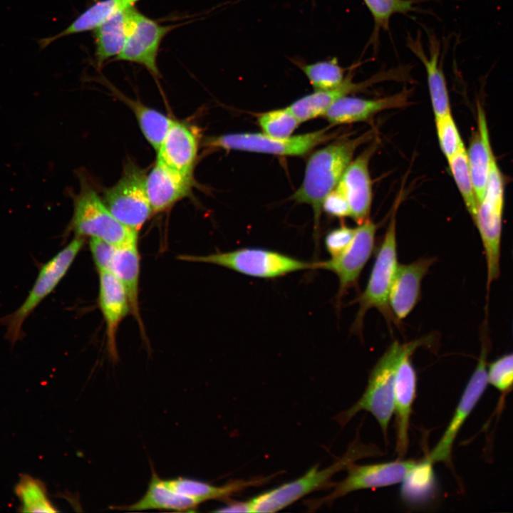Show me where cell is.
Returning <instances> with one entry per match:
<instances>
[{
	"mask_svg": "<svg viewBox=\"0 0 513 513\" xmlns=\"http://www.w3.org/2000/svg\"><path fill=\"white\" fill-rule=\"evenodd\" d=\"M373 137L372 130L354 138H344L314 152L309 157L299 188L291 199L311 206L315 229L319 226L325 197L339 183L357 149Z\"/></svg>",
	"mask_w": 513,
	"mask_h": 513,
	"instance_id": "1",
	"label": "cell"
},
{
	"mask_svg": "<svg viewBox=\"0 0 513 513\" xmlns=\"http://www.w3.org/2000/svg\"><path fill=\"white\" fill-rule=\"evenodd\" d=\"M411 341H393L372 368L367 387L362 396L336 418L341 425L348 423L358 412L365 410L377 420L385 437L394 412V388L400 361Z\"/></svg>",
	"mask_w": 513,
	"mask_h": 513,
	"instance_id": "2",
	"label": "cell"
},
{
	"mask_svg": "<svg viewBox=\"0 0 513 513\" xmlns=\"http://www.w3.org/2000/svg\"><path fill=\"white\" fill-rule=\"evenodd\" d=\"M395 212L393 213L383 241L378 249L365 289L353 303L358 304L351 331L361 335L364 318L370 309H377L389 326L397 323L389 306V294L398 265Z\"/></svg>",
	"mask_w": 513,
	"mask_h": 513,
	"instance_id": "3",
	"label": "cell"
},
{
	"mask_svg": "<svg viewBox=\"0 0 513 513\" xmlns=\"http://www.w3.org/2000/svg\"><path fill=\"white\" fill-rule=\"evenodd\" d=\"M378 452L375 446L354 442L341 458L328 467L318 469L317 465L314 466L301 477L249 500L252 512L279 511L311 492L330 486L331 479L336 472L346 469L358 459L375 455Z\"/></svg>",
	"mask_w": 513,
	"mask_h": 513,
	"instance_id": "4",
	"label": "cell"
},
{
	"mask_svg": "<svg viewBox=\"0 0 513 513\" xmlns=\"http://www.w3.org/2000/svg\"><path fill=\"white\" fill-rule=\"evenodd\" d=\"M180 259L219 265L247 276L262 279H273L294 271L316 269L315 262L258 247L242 248L205 256L183 255Z\"/></svg>",
	"mask_w": 513,
	"mask_h": 513,
	"instance_id": "5",
	"label": "cell"
},
{
	"mask_svg": "<svg viewBox=\"0 0 513 513\" xmlns=\"http://www.w3.org/2000/svg\"><path fill=\"white\" fill-rule=\"evenodd\" d=\"M83 245V238L76 237L46 262L39 269L36 281L21 305L0 319L1 323L6 327L5 338L11 345L23 338L25 321L63 279Z\"/></svg>",
	"mask_w": 513,
	"mask_h": 513,
	"instance_id": "6",
	"label": "cell"
},
{
	"mask_svg": "<svg viewBox=\"0 0 513 513\" xmlns=\"http://www.w3.org/2000/svg\"><path fill=\"white\" fill-rule=\"evenodd\" d=\"M504 208V181L496 160L492 162L484 196L472 218L482 240L487 265V290L500 273Z\"/></svg>",
	"mask_w": 513,
	"mask_h": 513,
	"instance_id": "7",
	"label": "cell"
},
{
	"mask_svg": "<svg viewBox=\"0 0 513 513\" xmlns=\"http://www.w3.org/2000/svg\"><path fill=\"white\" fill-rule=\"evenodd\" d=\"M71 224L77 237L98 238L116 247L138 239V232L118 221L91 188L83 189L75 199Z\"/></svg>",
	"mask_w": 513,
	"mask_h": 513,
	"instance_id": "8",
	"label": "cell"
},
{
	"mask_svg": "<svg viewBox=\"0 0 513 513\" xmlns=\"http://www.w3.org/2000/svg\"><path fill=\"white\" fill-rule=\"evenodd\" d=\"M146 175L129 164L123 175L105 192L103 203L122 224L138 232L153 213L146 191Z\"/></svg>",
	"mask_w": 513,
	"mask_h": 513,
	"instance_id": "9",
	"label": "cell"
},
{
	"mask_svg": "<svg viewBox=\"0 0 513 513\" xmlns=\"http://www.w3.org/2000/svg\"><path fill=\"white\" fill-rule=\"evenodd\" d=\"M328 128L286 138L265 133H232L210 138L207 145L226 150H243L278 155H304L318 145L335 138Z\"/></svg>",
	"mask_w": 513,
	"mask_h": 513,
	"instance_id": "10",
	"label": "cell"
},
{
	"mask_svg": "<svg viewBox=\"0 0 513 513\" xmlns=\"http://www.w3.org/2000/svg\"><path fill=\"white\" fill-rule=\"evenodd\" d=\"M482 348L477 366L462 394L455 413L439 442L426 457L430 462L450 463L452 448L459 430L482 396L488 384L487 354L489 347L487 319L483 325Z\"/></svg>",
	"mask_w": 513,
	"mask_h": 513,
	"instance_id": "11",
	"label": "cell"
},
{
	"mask_svg": "<svg viewBox=\"0 0 513 513\" xmlns=\"http://www.w3.org/2000/svg\"><path fill=\"white\" fill-rule=\"evenodd\" d=\"M418 463L415 460L403 459L366 465L351 463L346 468L347 477L333 484L334 488L328 495L309 502V507L314 510L354 491L387 487L403 482Z\"/></svg>",
	"mask_w": 513,
	"mask_h": 513,
	"instance_id": "12",
	"label": "cell"
},
{
	"mask_svg": "<svg viewBox=\"0 0 513 513\" xmlns=\"http://www.w3.org/2000/svg\"><path fill=\"white\" fill-rule=\"evenodd\" d=\"M376 232L377 225L371 219L358 224L351 244L343 253L328 260L315 261L316 269L328 270L337 276V304L349 289L358 286L361 272L374 251Z\"/></svg>",
	"mask_w": 513,
	"mask_h": 513,
	"instance_id": "13",
	"label": "cell"
},
{
	"mask_svg": "<svg viewBox=\"0 0 513 513\" xmlns=\"http://www.w3.org/2000/svg\"><path fill=\"white\" fill-rule=\"evenodd\" d=\"M180 25H162L137 9L124 48L113 61L140 65L155 78H159L157 60L161 43L170 31Z\"/></svg>",
	"mask_w": 513,
	"mask_h": 513,
	"instance_id": "14",
	"label": "cell"
},
{
	"mask_svg": "<svg viewBox=\"0 0 513 513\" xmlns=\"http://www.w3.org/2000/svg\"><path fill=\"white\" fill-rule=\"evenodd\" d=\"M430 336L412 341L398 366L394 388V411L396 418V452L403 459L408 451L410 419L412 406L416 396L417 375L411 357L419 347L428 345Z\"/></svg>",
	"mask_w": 513,
	"mask_h": 513,
	"instance_id": "15",
	"label": "cell"
},
{
	"mask_svg": "<svg viewBox=\"0 0 513 513\" xmlns=\"http://www.w3.org/2000/svg\"><path fill=\"white\" fill-rule=\"evenodd\" d=\"M435 261L434 257H423L408 264H398L388 299L398 326L420 301L422 281Z\"/></svg>",
	"mask_w": 513,
	"mask_h": 513,
	"instance_id": "16",
	"label": "cell"
},
{
	"mask_svg": "<svg viewBox=\"0 0 513 513\" xmlns=\"http://www.w3.org/2000/svg\"><path fill=\"white\" fill-rule=\"evenodd\" d=\"M376 148V145L372 144L352 160L336 186L348 200L351 217L358 224L370 219L373 192L369 163Z\"/></svg>",
	"mask_w": 513,
	"mask_h": 513,
	"instance_id": "17",
	"label": "cell"
},
{
	"mask_svg": "<svg viewBox=\"0 0 513 513\" xmlns=\"http://www.w3.org/2000/svg\"><path fill=\"white\" fill-rule=\"evenodd\" d=\"M410 90L404 88L393 95L373 99L345 95L338 99L323 114L332 125L366 121L382 111L401 108L409 104Z\"/></svg>",
	"mask_w": 513,
	"mask_h": 513,
	"instance_id": "18",
	"label": "cell"
},
{
	"mask_svg": "<svg viewBox=\"0 0 513 513\" xmlns=\"http://www.w3.org/2000/svg\"><path fill=\"white\" fill-rule=\"evenodd\" d=\"M192 182V177L186 176L157 160L145 181L152 212H162L187 196Z\"/></svg>",
	"mask_w": 513,
	"mask_h": 513,
	"instance_id": "19",
	"label": "cell"
},
{
	"mask_svg": "<svg viewBox=\"0 0 513 513\" xmlns=\"http://www.w3.org/2000/svg\"><path fill=\"white\" fill-rule=\"evenodd\" d=\"M98 303L106 324L109 353L113 360H116L118 328L130 311V306L123 285L110 271L99 272Z\"/></svg>",
	"mask_w": 513,
	"mask_h": 513,
	"instance_id": "20",
	"label": "cell"
},
{
	"mask_svg": "<svg viewBox=\"0 0 513 513\" xmlns=\"http://www.w3.org/2000/svg\"><path fill=\"white\" fill-rule=\"evenodd\" d=\"M197 140L182 123L172 120L158 150L157 160L189 177L192 172L197 154Z\"/></svg>",
	"mask_w": 513,
	"mask_h": 513,
	"instance_id": "21",
	"label": "cell"
},
{
	"mask_svg": "<svg viewBox=\"0 0 513 513\" xmlns=\"http://www.w3.org/2000/svg\"><path fill=\"white\" fill-rule=\"evenodd\" d=\"M135 6L118 12L98 26L93 31L95 60L100 68L104 63L116 58L122 51L131 30Z\"/></svg>",
	"mask_w": 513,
	"mask_h": 513,
	"instance_id": "22",
	"label": "cell"
},
{
	"mask_svg": "<svg viewBox=\"0 0 513 513\" xmlns=\"http://www.w3.org/2000/svg\"><path fill=\"white\" fill-rule=\"evenodd\" d=\"M408 46L425 67L428 90L435 118L451 113L450 98L445 74L440 62V45L435 38L430 39L427 54L420 43L413 38Z\"/></svg>",
	"mask_w": 513,
	"mask_h": 513,
	"instance_id": "23",
	"label": "cell"
},
{
	"mask_svg": "<svg viewBox=\"0 0 513 513\" xmlns=\"http://www.w3.org/2000/svg\"><path fill=\"white\" fill-rule=\"evenodd\" d=\"M477 111L478 128L467 150V155L478 204L484 196L491 166L495 157L491 148L484 110L478 105Z\"/></svg>",
	"mask_w": 513,
	"mask_h": 513,
	"instance_id": "24",
	"label": "cell"
},
{
	"mask_svg": "<svg viewBox=\"0 0 513 513\" xmlns=\"http://www.w3.org/2000/svg\"><path fill=\"white\" fill-rule=\"evenodd\" d=\"M381 79L382 78L377 76L364 82L355 83L352 81V74H348L339 87L327 90H315L296 100L287 108L300 123L305 122L323 115L338 99L363 90Z\"/></svg>",
	"mask_w": 513,
	"mask_h": 513,
	"instance_id": "25",
	"label": "cell"
},
{
	"mask_svg": "<svg viewBox=\"0 0 513 513\" xmlns=\"http://www.w3.org/2000/svg\"><path fill=\"white\" fill-rule=\"evenodd\" d=\"M200 503L170 489L152 469V477L145 494L138 502L113 509L125 511L163 510L193 512Z\"/></svg>",
	"mask_w": 513,
	"mask_h": 513,
	"instance_id": "26",
	"label": "cell"
},
{
	"mask_svg": "<svg viewBox=\"0 0 513 513\" xmlns=\"http://www.w3.org/2000/svg\"><path fill=\"white\" fill-rule=\"evenodd\" d=\"M141 0H97L83 10L66 28L52 36L41 38L38 43L41 49L59 38L93 31L115 14L124 11Z\"/></svg>",
	"mask_w": 513,
	"mask_h": 513,
	"instance_id": "27",
	"label": "cell"
},
{
	"mask_svg": "<svg viewBox=\"0 0 513 513\" xmlns=\"http://www.w3.org/2000/svg\"><path fill=\"white\" fill-rule=\"evenodd\" d=\"M110 271L123 285L128 296L130 312L141 324L138 308L140 256L138 239L117 247Z\"/></svg>",
	"mask_w": 513,
	"mask_h": 513,
	"instance_id": "28",
	"label": "cell"
},
{
	"mask_svg": "<svg viewBox=\"0 0 513 513\" xmlns=\"http://www.w3.org/2000/svg\"><path fill=\"white\" fill-rule=\"evenodd\" d=\"M266 480L267 478L234 480L223 486H215L185 477L164 480V482L175 492L202 503L210 499L228 498L246 488L261 484Z\"/></svg>",
	"mask_w": 513,
	"mask_h": 513,
	"instance_id": "29",
	"label": "cell"
},
{
	"mask_svg": "<svg viewBox=\"0 0 513 513\" xmlns=\"http://www.w3.org/2000/svg\"><path fill=\"white\" fill-rule=\"evenodd\" d=\"M111 90L133 111L144 137L157 151L171 125L172 120L138 100L130 99L113 87Z\"/></svg>",
	"mask_w": 513,
	"mask_h": 513,
	"instance_id": "30",
	"label": "cell"
},
{
	"mask_svg": "<svg viewBox=\"0 0 513 513\" xmlns=\"http://www.w3.org/2000/svg\"><path fill=\"white\" fill-rule=\"evenodd\" d=\"M15 492L21 501L22 512H58L48 497L45 484L38 479L24 475L16 484Z\"/></svg>",
	"mask_w": 513,
	"mask_h": 513,
	"instance_id": "31",
	"label": "cell"
},
{
	"mask_svg": "<svg viewBox=\"0 0 513 513\" xmlns=\"http://www.w3.org/2000/svg\"><path fill=\"white\" fill-rule=\"evenodd\" d=\"M447 160L466 208L473 218L477 212V200L465 145Z\"/></svg>",
	"mask_w": 513,
	"mask_h": 513,
	"instance_id": "32",
	"label": "cell"
},
{
	"mask_svg": "<svg viewBox=\"0 0 513 513\" xmlns=\"http://www.w3.org/2000/svg\"><path fill=\"white\" fill-rule=\"evenodd\" d=\"M300 68L315 90L336 88L346 78L344 69L335 58L310 64H301Z\"/></svg>",
	"mask_w": 513,
	"mask_h": 513,
	"instance_id": "33",
	"label": "cell"
},
{
	"mask_svg": "<svg viewBox=\"0 0 513 513\" xmlns=\"http://www.w3.org/2000/svg\"><path fill=\"white\" fill-rule=\"evenodd\" d=\"M375 24V33L388 29L391 17L414 10L415 0H363Z\"/></svg>",
	"mask_w": 513,
	"mask_h": 513,
	"instance_id": "34",
	"label": "cell"
},
{
	"mask_svg": "<svg viewBox=\"0 0 513 513\" xmlns=\"http://www.w3.org/2000/svg\"><path fill=\"white\" fill-rule=\"evenodd\" d=\"M258 123L264 133L279 138L291 136L300 122L288 108L269 111L260 115Z\"/></svg>",
	"mask_w": 513,
	"mask_h": 513,
	"instance_id": "35",
	"label": "cell"
},
{
	"mask_svg": "<svg viewBox=\"0 0 513 513\" xmlns=\"http://www.w3.org/2000/svg\"><path fill=\"white\" fill-rule=\"evenodd\" d=\"M440 147L447 160L465 145L451 113L435 118Z\"/></svg>",
	"mask_w": 513,
	"mask_h": 513,
	"instance_id": "36",
	"label": "cell"
},
{
	"mask_svg": "<svg viewBox=\"0 0 513 513\" xmlns=\"http://www.w3.org/2000/svg\"><path fill=\"white\" fill-rule=\"evenodd\" d=\"M488 383L501 393H507L513 388V352L492 361L487 368Z\"/></svg>",
	"mask_w": 513,
	"mask_h": 513,
	"instance_id": "37",
	"label": "cell"
},
{
	"mask_svg": "<svg viewBox=\"0 0 513 513\" xmlns=\"http://www.w3.org/2000/svg\"><path fill=\"white\" fill-rule=\"evenodd\" d=\"M356 232V227L343 224L326 234L324 239L325 248L331 258L338 256L350 246Z\"/></svg>",
	"mask_w": 513,
	"mask_h": 513,
	"instance_id": "38",
	"label": "cell"
},
{
	"mask_svg": "<svg viewBox=\"0 0 513 513\" xmlns=\"http://www.w3.org/2000/svg\"><path fill=\"white\" fill-rule=\"evenodd\" d=\"M116 246L98 238H90V249L98 272L110 271Z\"/></svg>",
	"mask_w": 513,
	"mask_h": 513,
	"instance_id": "39",
	"label": "cell"
},
{
	"mask_svg": "<svg viewBox=\"0 0 513 513\" xmlns=\"http://www.w3.org/2000/svg\"><path fill=\"white\" fill-rule=\"evenodd\" d=\"M322 210L331 217L345 218L351 217L349 203L344 194L336 187L323 200Z\"/></svg>",
	"mask_w": 513,
	"mask_h": 513,
	"instance_id": "40",
	"label": "cell"
},
{
	"mask_svg": "<svg viewBox=\"0 0 513 513\" xmlns=\"http://www.w3.org/2000/svg\"><path fill=\"white\" fill-rule=\"evenodd\" d=\"M219 512H252L250 501L238 502L217 510Z\"/></svg>",
	"mask_w": 513,
	"mask_h": 513,
	"instance_id": "41",
	"label": "cell"
}]
</instances>
